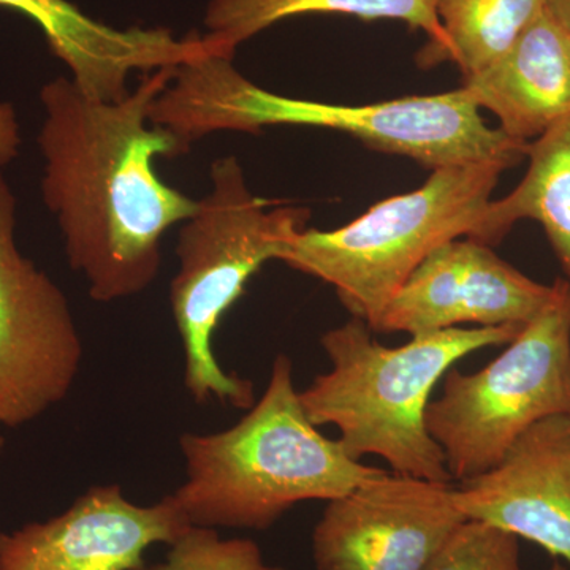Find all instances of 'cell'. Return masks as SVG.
Wrapping results in <instances>:
<instances>
[{"instance_id":"d6986e66","label":"cell","mask_w":570,"mask_h":570,"mask_svg":"<svg viewBox=\"0 0 570 570\" xmlns=\"http://www.w3.org/2000/svg\"><path fill=\"white\" fill-rule=\"evenodd\" d=\"M517 535L464 520L422 570H523Z\"/></svg>"},{"instance_id":"7c38bea8","label":"cell","mask_w":570,"mask_h":570,"mask_svg":"<svg viewBox=\"0 0 570 570\" xmlns=\"http://www.w3.org/2000/svg\"><path fill=\"white\" fill-rule=\"evenodd\" d=\"M453 501L464 519L530 540L570 564V415L535 423L493 468L460 482Z\"/></svg>"},{"instance_id":"4fadbf2b","label":"cell","mask_w":570,"mask_h":570,"mask_svg":"<svg viewBox=\"0 0 570 570\" xmlns=\"http://www.w3.org/2000/svg\"><path fill=\"white\" fill-rule=\"evenodd\" d=\"M0 7L39 24L52 55L69 69L70 80L102 102L129 96L135 71L148 75L181 66L205 51H219L205 33L178 39L165 28H112L92 20L69 0H0Z\"/></svg>"},{"instance_id":"8992f818","label":"cell","mask_w":570,"mask_h":570,"mask_svg":"<svg viewBox=\"0 0 570 570\" xmlns=\"http://www.w3.org/2000/svg\"><path fill=\"white\" fill-rule=\"evenodd\" d=\"M505 170L494 163L433 170L419 189L379 202L336 230L303 228L279 262L333 285L352 317L374 330L428 255L474 235Z\"/></svg>"},{"instance_id":"6da1fadb","label":"cell","mask_w":570,"mask_h":570,"mask_svg":"<svg viewBox=\"0 0 570 570\" xmlns=\"http://www.w3.org/2000/svg\"><path fill=\"white\" fill-rule=\"evenodd\" d=\"M175 69L145 75L119 102L91 99L70 77L40 91L41 195L61 228L70 268L99 303L142 294L159 275L165 234L198 208L154 167L157 157L190 149L149 119Z\"/></svg>"},{"instance_id":"ba28073f","label":"cell","mask_w":570,"mask_h":570,"mask_svg":"<svg viewBox=\"0 0 570 570\" xmlns=\"http://www.w3.org/2000/svg\"><path fill=\"white\" fill-rule=\"evenodd\" d=\"M17 197L0 171V426L61 403L80 373L82 343L69 302L18 249Z\"/></svg>"},{"instance_id":"ac0fdd59","label":"cell","mask_w":570,"mask_h":570,"mask_svg":"<svg viewBox=\"0 0 570 570\" xmlns=\"http://www.w3.org/2000/svg\"><path fill=\"white\" fill-rule=\"evenodd\" d=\"M168 547L163 562L130 570H285L268 564L254 540L223 539L213 528L190 527Z\"/></svg>"},{"instance_id":"30bf717a","label":"cell","mask_w":570,"mask_h":570,"mask_svg":"<svg viewBox=\"0 0 570 570\" xmlns=\"http://www.w3.org/2000/svg\"><path fill=\"white\" fill-rule=\"evenodd\" d=\"M554 295V283L540 284L493 247L456 238L436 247L390 299L373 332L411 336L480 326H524Z\"/></svg>"},{"instance_id":"9c48e42d","label":"cell","mask_w":570,"mask_h":570,"mask_svg":"<svg viewBox=\"0 0 570 570\" xmlns=\"http://www.w3.org/2000/svg\"><path fill=\"white\" fill-rule=\"evenodd\" d=\"M466 520L450 483L379 475L328 501L313 532L317 570H422Z\"/></svg>"},{"instance_id":"44dd1931","label":"cell","mask_w":570,"mask_h":570,"mask_svg":"<svg viewBox=\"0 0 570 570\" xmlns=\"http://www.w3.org/2000/svg\"><path fill=\"white\" fill-rule=\"evenodd\" d=\"M549 9L570 31V0H549Z\"/></svg>"},{"instance_id":"e0dca14e","label":"cell","mask_w":570,"mask_h":570,"mask_svg":"<svg viewBox=\"0 0 570 570\" xmlns=\"http://www.w3.org/2000/svg\"><path fill=\"white\" fill-rule=\"evenodd\" d=\"M547 6L549 0H438L442 40L422 48L419 66L453 62L463 78L472 77L501 58Z\"/></svg>"},{"instance_id":"5b68a950","label":"cell","mask_w":570,"mask_h":570,"mask_svg":"<svg viewBox=\"0 0 570 570\" xmlns=\"http://www.w3.org/2000/svg\"><path fill=\"white\" fill-rule=\"evenodd\" d=\"M212 190L179 228V269L170 285V305L183 341L184 384L195 403L216 397L238 409L254 406V384L227 373L214 355L220 318L245 294L269 261H279L292 236L306 228L309 209L279 206L247 187L235 156L220 157L209 171Z\"/></svg>"},{"instance_id":"5bb4252c","label":"cell","mask_w":570,"mask_h":570,"mask_svg":"<svg viewBox=\"0 0 570 570\" xmlns=\"http://www.w3.org/2000/svg\"><path fill=\"white\" fill-rule=\"evenodd\" d=\"M463 91L497 116L512 140L531 142L570 118V31L543 10L501 58L472 77Z\"/></svg>"},{"instance_id":"2e32d148","label":"cell","mask_w":570,"mask_h":570,"mask_svg":"<svg viewBox=\"0 0 570 570\" xmlns=\"http://www.w3.org/2000/svg\"><path fill=\"white\" fill-rule=\"evenodd\" d=\"M311 13L351 14L360 20H396L426 33L425 47L442 40L438 0H209L206 37L228 58L236 48L287 18Z\"/></svg>"},{"instance_id":"52a82bcc","label":"cell","mask_w":570,"mask_h":570,"mask_svg":"<svg viewBox=\"0 0 570 570\" xmlns=\"http://www.w3.org/2000/svg\"><path fill=\"white\" fill-rule=\"evenodd\" d=\"M444 381L426 428L456 482L489 471L535 423L570 415V281H554L546 309L493 362Z\"/></svg>"},{"instance_id":"603a6c76","label":"cell","mask_w":570,"mask_h":570,"mask_svg":"<svg viewBox=\"0 0 570 570\" xmlns=\"http://www.w3.org/2000/svg\"><path fill=\"white\" fill-rule=\"evenodd\" d=\"M2 449H3V438L0 436V452H2Z\"/></svg>"},{"instance_id":"ffe728a7","label":"cell","mask_w":570,"mask_h":570,"mask_svg":"<svg viewBox=\"0 0 570 570\" xmlns=\"http://www.w3.org/2000/svg\"><path fill=\"white\" fill-rule=\"evenodd\" d=\"M20 121L13 104L0 102V168L13 163L20 153Z\"/></svg>"},{"instance_id":"7402d4cb","label":"cell","mask_w":570,"mask_h":570,"mask_svg":"<svg viewBox=\"0 0 570 570\" xmlns=\"http://www.w3.org/2000/svg\"><path fill=\"white\" fill-rule=\"evenodd\" d=\"M550 570H569V569H568V566L564 564V562H562L561 560H557L553 562V564H551Z\"/></svg>"},{"instance_id":"9a60e30c","label":"cell","mask_w":570,"mask_h":570,"mask_svg":"<svg viewBox=\"0 0 570 570\" xmlns=\"http://www.w3.org/2000/svg\"><path fill=\"white\" fill-rule=\"evenodd\" d=\"M527 159L519 186L490 202L471 239L493 247L520 220H534L570 281V118L528 142Z\"/></svg>"},{"instance_id":"277c9868","label":"cell","mask_w":570,"mask_h":570,"mask_svg":"<svg viewBox=\"0 0 570 570\" xmlns=\"http://www.w3.org/2000/svg\"><path fill=\"white\" fill-rule=\"evenodd\" d=\"M521 328L459 326L385 347L366 322L352 317L321 337L332 370L299 392V401L314 425L337 428L351 459L377 455L395 474L450 483L444 453L426 428L431 392L461 358L504 346Z\"/></svg>"},{"instance_id":"3957f363","label":"cell","mask_w":570,"mask_h":570,"mask_svg":"<svg viewBox=\"0 0 570 570\" xmlns=\"http://www.w3.org/2000/svg\"><path fill=\"white\" fill-rule=\"evenodd\" d=\"M186 479L170 494L193 527L265 531L305 501H333L385 474L307 419L294 365L279 354L261 400L236 425L179 438Z\"/></svg>"},{"instance_id":"7a4b0ae2","label":"cell","mask_w":570,"mask_h":570,"mask_svg":"<svg viewBox=\"0 0 570 570\" xmlns=\"http://www.w3.org/2000/svg\"><path fill=\"white\" fill-rule=\"evenodd\" d=\"M149 119L189 146L209 134H258L265 126L340 130L373 151L409 157L431 171L483 163L512 168L528 148L490 127L463 88L356 107L313 102L266 91L236 70L234 58L214 50L176 67Z\"/></svg>"},{"instance_id":"8fae6325","label":"cell","mask_w":570,"mask_h":570,"mask_svg":"<svg viewBox=\"0 0 570 570\" xmlns=\"http://www.w3.org/2000/svg\"><path fill=\"white\" fill-rule=\"evenodd\" d=\"M190 527L170 494L138 505L116 483L97 485L55 519L0 532V570H130Z\"/></svg>"}]
</instances>
